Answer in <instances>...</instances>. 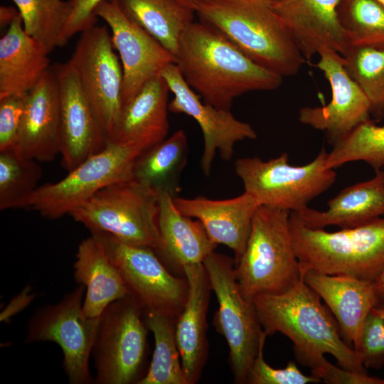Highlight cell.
Instances as JSON below:
<instances>
[{"label": "cell", "instance_id": "1", "mask_svg": "<svg viewBox=\"0 0 384 384\" xmlns=\"http://www.w3.org/2000/svg\"><path fill=\"white\" fill-rule=\"evenodd\" d=\"M188 85L218 109L230 110L247 92L277 89L283 78L259 65L213 25L192 22L183 32L176 56Z\"/></svg>", "mask_w": 384, "mask_h": 384}, {"label": "cell", "instance_id": "2", "mask_svg": "<svg viewBox=\"0 0 384 384\" xmlns=\"http://www.w3.org/2000/svg\"><path fill=\"white\" fill-rule=\"evenodd\" d=\"M252 302L262 330L267 336L279 332L288 337L299 363L329 353L339 366L367 373L354 348L343 339L332 313L302 277L288 290L260 294Z\"/></svg>", "mask_w": 384, "mask_h": 384}, {"label": "cell", "instance_id": "3", "mask_svg": "<svg viewBox=\"0 0 384 384\" xmlns=\"http://www.w3.org/2000/svg\"><path fill=\"white\" fill-rule=\"evenodd\" d=\"M196 13L255 63L282 78L297 74L306 61L270 6L254 0H210Z\"/></svg>", "mask_w": 384, "mask_h": 384}, {"label": "cell", "instance_id": "4", "mask_svg": "<svg viewBox=\"0 0 384 384\" xmlns=\"http://www.w3.org/2000/svg\"><path fill=\"white\" fill-rule=\"evenodd\" d=\"M289 227L301 272L312 270L372 282L384 272V218L329 232L306 226L291 212Z\"/></svg>", "mask_w": 384, "mask_h": 384}, {"label": "cell", "instance_id": "5", "mask_svg": "<svg viewBox=\"0 0 384 384\" xmlns=\"http://www.w3.org/2000/svg\"><path fill=\"white\" fill-rule=\"evenodd\" d=\"M289 210L259 206L245 249L235 263L243 297L252 302L264 294L284 292L302 278L289 227Z\"/></svg>", "mask_w": 384, "mask_h": 384}, {"label": "cell", "instance_id": "6", "mask_svg": "<svg viewBox=\"0 0 384 384\" xmlns=\"http://www.w3.org/2000/svg\"><path fill=\"white\" fill-rule=\"evenodd\" d=\"M328 152L323 147L317 156L303 166H292L287 153L263 161L259 157L240 158L235 171L244 191L259 206L299 212L335 183L334 169L326 166Z\"/></svg>", "mask_w": 384, "mask_h": 384}, {"label": "cell", "instance_id": "7", "mask_svg": "<svg viewBox=\"0 0 384 384\" xmlns=\"http://www.w3.org/2000/svg\"><path fill=\"white\" fill-rule=\"evenodd\" d=\"M159 209V193L130 179L103 188L70 215L90 232H105L124 243L154 250Z\"/></svg>", "mask_w": 384, "mask_h": 384}, {"label": "cell", "instance_id": "8", "mask_svg": "<svg viewBox=\"0 0 384 384\" xmlns=\"http://www.w3.org/2000/svg\"><path fill=\"white\" fill-rule=\"evenodd\" d=\"M148 330L143 309L130 294L108 305L99 317L92 349L94 383L138 384L146 374Z\"/></svg>", "mask_w": 384, "mask_h": 384}, {"label": "cell", "instance_id": "9", "mask_svg": "<svg viewBox=\"0 0 384 384\" xmlns=\"http://www.w3.org/2000/svg\"><path fill=\"white\" fill-rule=\"evenodd\" d=\"M144 151L137 144L108 141L102 150L86 159L63 179L39 186L27 208L50 219L70 215L103 188L132 179L134 161Z\"/></svg>", "mask_w": 384, "mask_h": 384}, {"label": "cell", "instance_id": "10", "mask_svg": "<svg viewBox=\"0 0 384 384\" xmlns=\"http://www.w3.org/2000/svg\"><path fill=\"white\" fill-rule=\"evenodd\" d=\"M203 264L218 303L213 323L228 345L235 381L247 383L260 343L267 335L262 329L252 302L240 291L235 262L213 251Z\"/></svg>", "mask_w": 384, "mask_h": 384}, {"label": "cell", "instance_id": "11", "mask_svg": "<svg viewBox=\"0 0 384 384\" xmlns=\"http://www.w3.org/2000/svg\"><path fill=\"white\" fill-rule=\"evenodd\" d=\"M85 287L78 284L55 304L38 307L26 326L25 343L51 341L63 354V367L71 384L94 383L89 361L98 319L87 317L82 309Z\"/></svg>", "mask_w": 384, "mask_h": 384}, {"label": "cell", "instance_id": "12", "mask_svg": "<svg viewBox=\"0 0 384 384\" xmlns=\"http://www.w3.org/2000/svg\"><path fill=\"white\" fill-rule=\"evenodd\" d=\"M119 270L130 295L143 310L177 319L186 304L188 284L169 272L154 249L124 243L112 235L92 231Z\"/></svg>", "mask_w": 384, "mask_h": 384}, {"label": "cell", "instance_id": "13", "mask_svg": "<svg viewBox=\"0 0 384 384\" xmlns=\"http://www.w3.org/2000/svg\"><path fill=\"white\" fill-rule=\"evenodd\" d=\"M105 26L83 31L70 60L107 140L122 108V68Z\"/></svg>", "mask_w": 384, "mask_h": 384}, {"label": "cell", "instance_id": "14", "mask_svg": "<svg viewBox=\"0 0 384 384\" xmlns=\"http://www.w3.org/2000/svg\"><path fill=\"white\" fill-rule=\"evenodd\" d=\"M160 75L174 94V98L169 102V111L191 117L201 127L203 137L201 166L206 176L210 174L217 152L223 160L230 161L237 142L257 138L253 127L236 119L230 110L202 102L200 95L188 85L176 63L166 66Z\"/></svg>", "mask_w": 384, "mask_h": 384}, {"label": "cell", "instance_id": "15", "mask_svg": "<svg viewBox=\"0 0 384 384\" xmlns=\"http://www.w3.org/2000/svg\"><path fill=\"white\" fill-rule=\"evenodd\" d=\"M51 68L58 92L60 154L69 172L102 150L108 140L70 60Z\"/></svg>", "mask_w": 384, "mask_h": 384}, {"label": "cell", "instance_id": "16", "mask_svg": "<svg viewBox=\"0 0 384 384\" xmlns=\"http://www.w3.org/2000/svg\"><path fill=\"white\" fill-rule=\"evenodd\" d=\"M97 17L110 26L113 47L123 72L122 106L152 78L160 75L175 57L156 38L127 17L114 0H105L96 9Z\"/></svg>", "mask_w": 384, "mask_h": 384}, {"label": "cell", "instance_id": "17", "mask_svg": "<svg viewBox=\"0 0 384 384\" xmlns=\"http://www.w3.org/2000/svg\"><path fill=\"white\" fill-rule=\"evenodd\" d=\"M319 57L316 67L331 86V99L324 106L302 107L299 120L324 132L333 146L358 125L370 120L371 106L363 91L346 72L341 55L326 51Z\"/></svg>", "mask_w": 384, "mask_h": 384}, {"label": "cell", "instance_id": "18", "mask_svg": "<svg viewBox=\"0 0 384 384\" xmlns=\"http://www.w3.org/2000/svg\"><path fill=\"white\" fill-rule=\"evenodd\" d=\"M342 0H274L270 7L283 21L306 60L332 51L343 56L351 43L340 23Z\"/></svg>", "mask_w": 384, "mask_h": 384}, {"label": "cell", "instance_id": "19", "mask_svg": "<svg viewBox=\"0 0 384 384\" xmlns=\"http://www.w3.org/2000/svg\"><path fill=\"white\" fill-rule=\"evenodd\" d=\"M302 277L324 301L339 326L343 339L357 353L365 320L380 300L375 282L312 270L302 272Z\"/></svg>", "mask_w": 384, "mask_h": 384}, {"label": "cell", "instance_id": "20", "mask_svg": "<svg viewBox=\"0 0 384 384\" xmlns=\"http://www.w3.org/2000/svg\"><path fill=\"white\" fill-rule=\"evenodd\" d=\"M176 208L184 215L199 220L210 239L216 245L230 248L236 263L248 240L257 201L244 191L234 198L213 200L205 196L174 198Z\"/></svg>", "mask_w": 384, "mask_h": 384}, {"label": "cell", "instance_id": "21", "mask_svg": "<svg viewBox=\"0 0 384 384\" xmlns=\"http://www.w3.org/2000/svg\"><path fill=\"white\" fill-rule=\"evenodd\" d=\"M17 149L38 162L50 161L60 154L58 92L51 66L26 96Z\"/></svg>", "mask_w": 384, "mask_h": 384}, {"label": "cell", "instance_id": "22", "mask_svg": "<svg viewBox=\"0 0 384 384\" xmlns=\"http://www.w3.org/2000/svg\"><path fill=\"white\" fill-rule=\"evenodd\" d=\"M182 271L188 292L177 318L175 336L187 384H193L199 379L206 359V314L212 289L203 263L185 265Z\"/></svg>", "mask_w": 384, "mask_h": 384}, {"label": "cell", "instance_id": "23", "mask_svg": "<svg viewBox=\"0 0 384 384\" xmlns=\"http://www.w3.org/2000/svg\"><path fill=\"white\" fill-rule=\"evenodd\" d=\"M169 92L168 85L161 75L146 82L122 106L108 141L137 144L146 150L165 139L169 130Z\"/></svg>", "mask_w": 384, "mask_h": 384}, {"label": "cell", "instance_id": "24", "mask_svg": "<svg viewBox=\"0 0 384 384\" xmlns=\"http://www.w3.org/2000/svg\"><path fill=\"white\" fill-rule=\"evenodd\" d=\"M49 53L26 33L19 15L0 39V99L33 90L50 68Z\"/></svg>", "mask_w": 384, "mask_h": 384}, {"label": "cell", "instance_id": "25", "mask_svg": "<svg viewBox=\"0 0 384 384\" xmlns=\"http://www.w3.org/2000/svg\"><path fill=\"white\" fill-rule=\"evenodd\" d=\"M158 241L154 251L163 263L182 270L185 265L203 263L217 245L202 223L183 215L169 194L159 193Z\"/></svg>", "mask_w": 384, "mask_h": 384}, {"label": "cell", "instance_id": "26", "mask_svg": "<svg viewBox=\"0 0 384 384\" xmlns=\"http://www.w3.org/2000/svg\"><path fill=\"white\" fill-rule=\"evenodd\" d=\"M74 279L85 287L82 309L98 319L112 302L130 294L121 272L98 240L90 235L78 245Z\"/></svg>", "mask_w": 384, "mask_h": 384}, {"label": "cell", "instance_id": "27", "mask_svg": "<svg viewBox=\"0 0 384 384\" xmlns=\"http://www.w3.org/2000/svg\"><path fill=\"white\" fill-rule=\"evenodd\" d=\"M295 213L311 228H352L384 216V171H376L373 178L343 188L328 202L325 210L307 207Z\"/></svg>", "mask_w": 384, "mask_h": 384}, {"label": "cell", "instance_id": "28", "mask_svg": "<svg viewBox=\"0 0 384 384\" xmlns=\"http://www.w3.org/2000/svg\"><path fill=\"white\" fill-rule=\"evenodd\" d=\"M188 154L187 136L183 129H178L137 157L132 179L158 193L164 192L176 198L181 190V176Z\"/></svg>", "mask_w": 384, "mask_h": 384}, {"label": "cell", "instance_id": "29", "mask_svg": "<svg viewBox=\"0 0 384 384\" xmlns=\"http://www.w3.org/2000/svg\"><path fill=\"white\" fill-rule=\"evenodd\" d=\"M119 9L176 58L180 38L193 22V10L178 0H114Z\"/></svg>", "mask_w": 384, "mask_h": 384}, {"label": "cell", "instance_id": "30", "mask_svg": "<svg viewBox=\"0 0 384 384\" xmlns=\"http://www.w3.org/2000/svg\"><path fill=\"white\" fill-rule=\"evenodd\" d=\"M143 311L155 346L151 363L138 384H187L176 340L175 319L159 311Z\"/></svg>", "mask_w": 384, "mask_h": 384}, {"label": "cell", "instance_id": "31", "mask_svg": "<svg viewBox=\"0 0 384 384\" xmlns=\"http://www.w3.org/2000/svg\"><path fill=\"white\" fill-rule=\"evenodd\" d=\"M42 176L38 161L17 149L0 151V210L27 208Z\"/></svg>", "mask_w": 384, "mask_h": 384}, {"label": "cell", "instance_id": "32", "mask_svg": "<svg viewBox=\"0 0 384 384\" xmlns=\"http://www.w3.org/2000/svg\"><path fill=\"white\" fill-rule=\"evenodd\" d=\"M12 1L18 8L27 34L50 52L66 44L63 33L70 13L68 1Z\"/></svg>", "mask_w": 384, "mask_h": 384}, {"label": "cell", "instance_id": "33", "mask_svg": "<svg viewBox=\"0 0 384 384\" xmlns=\"http://www.w3.org/2000/svg\"><path fill=\"white\" fill-rule=\"evenodd\" d=\"M362 161L375 171L384 167V125L368 120L358 125L346 137L333 145L328 152L326 166L335 169L351 162Z\"/></svg>", "mask_w": 384, "mask_h": 384}, {"label": "cell", "instance_id": "34", "mask_svg": "<svg viewBox=\"0 0 384 384\" xmlns=\"http://www.w3.org/2000/svg\"><path fill=\"white\" fill-rule=\"evenodd\" d=\"M343 58L350 77L368 97L371 112L384 110V46H352Z\"/></svg>", "mask_w": 384, "mask_h": 384}, {"label": "cell", "instance_id": "35", "mask_svg": "<svg viewBox=\"0 0 384 384\" xmlns=\"http://www.w3.org/2000/svg\"><path fill=\"white\" fill-rule=\"evenodd\" d=\"M337 12L351 46H384V6L376 0H342Z\"/></svg>", "mask_w": 384, "mask_h": 384}, {"label": "cell", "instance_id": "36", "mask_svg": "<svg viewBox=\"0 0 384 384\" xmlns=\"http://www.w3.org/2000/svg\"><path fill=\"white\" fill-rule=\"evenodd\" d=\"M266 337L260 343L257 354L250 369L247 383L250 384H308L321 380L314 375L302 373L293 361L284 368H274L266 363L263 350Z\"/></svg>", "mask_w": 384, "mask_h": 384}, {"label": "cell", "instance_id": "37", "mask_svg": "<svg viewBox=\"0 0 384 384\" xmlns=\"http://www.w3.org/2000/svg\"><path fill=\"white\" fill-rule=\"evenodd\" d=\"M356 353L366 369L384 365V320L372 309L363 324Z\"/></svg>", "mask_w": 384, "mask_h": 384}, {"label": "cell", "instance_id": "38", "mask_svg": "<svg viewBox=\"0 0 384 384\" xmlns=\"http://www.w3.org/2000/svg\"><path fill=\"white\" fill-rule=\"evenodd\" d=\"M302 365L311 369V375L328 384H384V379L338 367L319 356L304 360Z\"/></svg>", "mask_w": 384, "mask_h": 384}, {"label": "cell", "instance_id": "39", "mask_svg": "<svg viewBox=\"0 0 384 384\" xmlns=\"http://www.w3.org/2000/svg\"><path fill=\"white\" fill-rule=\"evenodd\" d=\"M26 96L0 99V151L17 149Z\"/></svg>", "mask_w": 384, "mask_h": 384}, {"label": "cell", "instance_id": "40", "mask_svg": "<svg viewBox=\"0 0 384 384\" xmlns=\"http://www.w3.org/2000/svg\"><path fill=\"white\" fill-rule=\"evenodd\" d=\"M105 0H68L70 13L66 24L63 38L68 40L78 33L93 26L97 22L95 11Z\"/></svg>", "mask_w": 384, "mask_h": 384}, {"label": "cell", "instance_id": "41", "mask_svg": "<svg viewBox=\"0 0 384 384\" xmlns=\"http://www.w3.org/2000/svg\"><path fill=\"white\" fill-rule=\"evenodd\" d=\"M35 294L31 293L30 287H26L16 295L1 312L0 320L5 321L28 306L33 300Z\"/></svg>", "mask_w": 384, "mask_h": 384}, {"label": "cell", "instance_id": "42", "mask_svg": "<svg viewBox=\"0 0 384 384\" xmlns=\"http://www.w3.org/2000/svg\"><path fill=\"white\" fill-rule=\"evenodd\" d=\"M20 15L19 11L14 7L1 6L0 7V26H9L12 22Z\"/></svg>", "mask_w": 384, "mask_h": 384}, {"label": "cell", "instance_id": "43", "mask_svg": "<svg viewBox=\"0 0 384 384\" xmlns=\"http://www.w3.org/2000/svg\"><path fill=\"white\" fill-rule=\"evenodd\" d=\"M185 6H188L195 12L197 9L202 4L210 1V0H178Z\"/></svg>", "mask_w": 384, "mask_h": 384}, {"label": "cell", "instance_id": "44", "mask_svg": "<svg viewBox=\"0 0 384 384\" xmlns=\"http://www.w3.org/2000/svg\"><path fill=\"white\" fill-rule=\"evenodd\" d=\"M378 297L380 299H384V272L375 282Z\"/></svg>", "mask_w": 384, "mask_h": 384}, {"label": "cell", "instance_id": "45", "mask_svg": "<svg viewBox=\"0 0 384 384\" xmlns=\"http://www.w3.org/2000/svg\"><path fill=\"white\" fill-rule=\"evenodd\" d=\"M372 310L384 320V299H380Z\"/></svg>", "mask_w": 384, "mask_h": 384}, {"label": "cell", "instance_id": "46", "mask_svg": "<svg viewBox=\"0 0 384 384\" xmlns=\"http://www.w3.org/2000/svg\"><path fill=\"white\" fill-rule=\"evenodd\" d=\"M254 1H258V2L262 3V4H267L268 6H271V4H272V3L273 2L274 0H254Z\"/></svg>", "mask_w": 384, "mask_h": 384}, {"label": "cell", "instance_id": "47", "mask_svg": "<svg viewBox=\"0 0 384 384\" xmlns=\"http://www.w3.org/2000/svg\"><path fill=\"white\" fill-rule=\"evenodd\" d=\"M378 2H379L383 6H384V0H376Z\"/></svg>", "mask_w": 384, "mask_h": 384}, {"label": "cell", "instance_id": "48", "mask_svg": "<svg viewBox=\"0 0 384 384\" xmlns=\"http://www.w3.org/2000/svg\"><path fill=\"white\" fill-rule=\"evenodd\" d=\"M381 116H384V110L383 111V113H382V115Z\"/></svg>", "mask_w": 384, "mask_h": 384}, {"label": "cell", "instance_id": "49", "mask_svg": "<svg viewBox=\"0 0 384 384\" xmlns=\"http://www.w3.org/2000/svg\"><path fill=\"white\" fill-rule=\"evenodd\" d=\"M383 171H384V167L383 168Z\"/></svg>", "mask_w": 384, "mask_h": 384}]
</instances>
